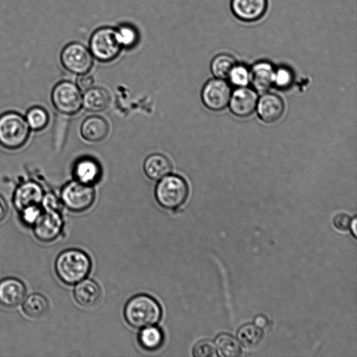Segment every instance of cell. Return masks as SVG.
I'll return each instance as SVG.
<instances>
[{
    "mask_svg": "<svg viewBox=\"0 0 357 357\" xmlns=\"http://www.w3.org/2000/svg\"><path fill=\"white\" fill-rule=\"evenodd\" d=\"M229 78L235 85L244 87L250 80V73L246 67L236 65Z\"/></svg>",
    "mask_w": 357,
    "mask_h": 357,
    "instance_id": "cell-30",
    "label": "cell"
},
{
    "mask_svg": "<svg viewBox=\"0 0 357 357\" xmlns=\"http://www.w3.org/2000/svg\"><path fill=\"white\" fill-rule=\"evenodd\" d=\"M22 308L26 316L32 319H38L47 314L49 303L43 295L34 293L23 301Z\"/></svg>",
    "mask_w": 357,
    "mask_h": 357,
    "instance_id": "cell-22",
    "label": "cell"
},
{
    "mask_svg": "<svg viewBox=\"0 0 357 357\" xmlns=\"http://www.w3.org/2000/svg\"><path fill=\"white\" fill-rule=\"evenodd\" d=\"M43 209L41 205L27 207L21 211V218L22 222L28 227H32L41 217Z\"/></svg>",
    "mask_w": 357,
    "mask_h": 357,
    "instance_id": "cell-29",
    "label": "cell"
},
{
    "mask_svg": "<svg viewBox=\"0 0 357 357\" xmlns=\"http://www.w3.org/2000/svg\"><path fill=\"white\" fill-rule=\"evenodd\" d=\"M64 229L61 211H43L33 226L35 237L42 242H51L57 240Z\"/></svg>",
    "mask_w": 357,
    "mask_h": 357,
    "instance_id": "cell-10",
    "label": "cell"
},
{
    "mask_svg": "<svg viewBox=\"0 0 357 357\" xmlns=\"http://www.w3.org/2000/svg\"><path fill=\"white\" fill-rule=\"evenodd\" d=\"M45 194L43 186L34 180H28L19 185L13 195V204L20 212L25 208L39 205Z\"/></svg>",
    "mask_w": 357,
    "mask_h": 357,
    "instance_id": "cell-12",
    "label": "cell"
},
{
    "mask_svg": "<svg viewBox=\"0 0 357 357\" xmlns=\"http://www.w3.org/2000/svg\"><path fill=\"white\" fill-rule=\"evenodd\" d=\"M229 104L233 113L244 117L251 115L256 108L257 97L252 89L241 87L231 95Z\"/></svg>",
    "mask_w": 357,
    "mask_h": 357,
    "instance_id": "cell-16",
    "label": "cell"
},
{
    "mask_svg": "<svg viewBox=\"0 0 357 357\" xmlns=\"http://www.w3.org/2000/svg\"><path fill=\"white\" fill-rule=\"evenodd\" d=\"M25 118L30 128L34 132H40L47 128L51 119L48 111L39 106L30 108Z\"/></svg>",
    "mask_w": 357,
    "mask_h": 357,
    "instance_id": "cell-26",
    "label": "cell"
},
{
    "mask_svg": "<svg viewBox=\"0 0 357 357\" xmlns=\"http://www.w3.org/2000/svg\"><path fill=\"white\" fill-rule=\"evenodd\" d=\"M215 346L218 356L240 357L243 355L242 345L234 336L222 333L216 336Z\"/></svg>",
    "mask_w": 357,
    "mask_h": 357,
    "instance_id": "cell-24",
    "label": "cell"
},
{
    "mask_svg": "<svg viewBox=\"0 0 357 357\" xmlns=\"http://www.w3.org/2000/svg\"><path fill=\"white\" fill-rule=\"evenodd\" d=\"M92 260L84 251L71 249L62 252L56 259L55 269L60 281L76 285L85 279L92 270Z\"/></svg>",
    "mask_w": 357,
    "mask_h": 357,
    "instance_id": "cell-2",
    "label": "cell"
},
{
    "mask_svg": "<svg viewBox=\"0 0 357 357\" xmlns=\"http://www.w3.org/2000/svg\"><path fill=\"white\" fill-rule=\"evenodd\" d=\"M51 99L56 110L64 115H75L82 108V91L69 80L57 83L52 89Z\"/></svg>",
    "mask_w": 357,
    "mask_h": 357,
    "instance_id": "cell-6",
    "label": "cell"
},
{
    "mask_svg": "<svg viewBox=\"0 0 357 357\" xmlns=\"http://www.w3.org/2000/svg\"><path fill=\"white\" fill-rule=\"evenodd\" d=\"M164 334L156 325L141 329L139 334V343L142 348L148 351L159 349L164 343Z\"/></svg>",
    "mask_w": 357,
    "mask_h": 357,
    "instance_id": "cell-25",
    "label": "cell"
},
{
    "mask_svg": "<svg viewBox=\"0 0 357 357\" xmlns=\"http://www.w3.org/2000/svg\"><path fill=\"white\" fill-rule=\"evenodd\" d=\"M95 78L88 73L80 75L77 80V85L81 91H86L88 89L94 87Z\"/></svg>",
    "mask_w": 357,
    "mask_h": 357,
    "instance_id": "cell-35",
    "label": "cell"
},
{
    "mask_svg": "<svg viewBox=\"0 0 357 357\" xmlns=\"http://www.w3.org/2000/svg\"><path fill=\"white\" fill-rule=\"evenodd\" d=\"M72 174L75 181L94 187L102 181L103 169L96 159L82 157L73 163Z\"/></svg>",
    "mask_w": 357,
    "mask_h": 357,
    "instance_id": "cell-11",
    "label": "cell"
},
{
    "mask_svg": "<svg viewBox=\"0 0 357 357\" xmlns=\"http://www.w3.org/2000/svg\"><path fill=\"white\" fill-rule=\"evenodd\" d=\"M26 287L20 280L7 278L0 281V304L13 308L21 304L26 296Z\"/></svg>",
    "mask_w": 357,
    "mask_h": 357,
    "instance_id": "cell-15",
    "label": "cell"
},
{
    "mask_svg": "<svg viewBox=\"0 0 357 357\" xmlns=\"http://www.w3.org/2000/svg\"><path fill=\"white\" fill-rule=\"evenodd\" d=\"M158 182L155 198L161 207L174 211L185 204L189 196V187L184 177L171 173Z\"/></svg>",
    "mask_w": 357,
    "mask_h": 357,
    "instance_id": "cell-4",
    "label": "cell"
},
{
    "mask_svg": "<svg viewBox=\"0 0 357 357\" xmlns=\"http://www.w3.org/2000/svg\"><path fill=\"white\" fill-rule=\"evenodd\" d=\"M257 113L266 123H274L281 119L285 111L283 100L276 95L266 94L257 104Z\"/></svg>",
    "mask_w": 357,
    "mask_h": 357,
    "instance_id": "cell-17",
    "label": "cell"
},
{
    "mask_svg": "<svg viewBox=\"0 0 357 357\" xmlns=\"http://www.w3.org/2000/svg\"><path fill=\"white\" fill-rule=\"evenodd\" d=\"M115 29L117 38L122 49L130 50L137 47L140 35L136 27L124 23Z\"/></svg>",
    "mask_w": 357,
    "mask_h": 357,
    "instance_id": "cell-27",
    "label": "cell"
},
{
    "mask_svg": "<svg viewBox=\"0 0 357 357\" xmlns=\"http://www.w3.org/2000/svg\"><path fill=\"white\" fill-rule=\"evenodd\" d=\"M193 355L196 357H214L218 354L215 345L210 341L204 340L194 346Z\"/></svg>",
    "mask_w": 357,
    "mask_h": 357,
    "instance_id": "cell-31",
    "label": "cell"
},
{
    "mask_svg": "<svg viewBox=\"0 0 357 357\" xmlns=\"http://www.w3.org/2000/svg\"><path fill=\"white\" fill-rule=\"evenodd\" d=\"M275 71L272 65L266 62L257 63L250 73V80L260 93H265L275 83Z\"/></svg>",
    "mask_w": 357,
    "mask_h": 357,
    "instance_id": "cell-21",
    "label": "cell"
},
{
    "mask_svg": "<svg viewBox=\"0 0 357 357\" xmlns=\"http://www.w3.org/2000/svg\"><path fill=\"white\" fill-rule=\"evenodd\" d=\"M235 59L229 54H220L214 58L211 63V71L216 78L225 79L236 65Z\"/></svg>",
    "mask_w": 357,
    "mask_h": 357,
    "instance_id": "cell-28",
    "label": "cell"
},
{
    "mask_svg": "<svg viewBox=\"0 0 357 357\" xmlns=\"http://www.w3.org/2000/svg\"><path fill=\"white\" fill-rule=\"evenodd\" d=\"M43 211H61L62 203L53 193H45L41 204Z\"/></svg>",
    "mask_w": 357,
    "mask_h": 357,
    "instance_id": "cell-32",
    "label": "cell"
},
{
    "mask_svg": "<svg viewBox=\"0 0 357 357\" xmlns=\"http://www.w3.org/2000/svg\"><path fill=\"white\" fill-rule=\"evenodd\" d=\"M96 198L93 186H89L75 180L65 184L60 192L62 205L73 212H83L91 208Z\"/></svg>",
    "mask_w": 357,
    "mask_h": 357,
    "instance_id": "cell-7",
    "label": "cell"
},
{
    "mask_svg": "<svg viewBox=\"0 0 357 357\" xmlns=\"http://www.w3.org/2000/svg\"><path fill=\"white\" fill-rule=\"evenodd\" d=\"M122 48L118 42L116 29L102 27L95 30L89 39V51L100 62H111L120 54Z\"/></svg>",
    "mask_w": 357,
    "mask_h": 357,
    "instance_id": "cell-5",
    "label": "cell"
},
{
    "mask_svg": "<svg viewBox=\"0 0 357 357\" xmlns=\"http://www.w3.org/2000/svg\"><path fill=\"white\" fill-rule=\"evenodd\" d=\"M254 324L258 327L264 330L269 325V320L263 315H259L254 319Z\"/></svg>",
    "mask_w": 357,
    "mask_h": 357,
    "instance_id": "cell-37",
    "label": "cell"
},
{
    "mask_svg": "<svg viewBox=\"0 0 357 357\" xmlns=\"http://www.w3.org/2000/svg\"><path fill=\"white\" fill-rule=\"evenodd\" d=\"M204 105L211 111L224 109L230 102L231 89L224 80L211 79L206 82L201 93Z\"/></svg>",
    "mask_w": 357,
    "mask_h": 357,
    "instance_id": "cell-9",
    "label": "cell"
},
{
    "mask_svg": "<svg viewBox=\"0 0 357 357\" xmlns=\"http://www.w3.org/2000/svg\"><path fill=\"white\" fill-rule=\"evenodd\" d=\"M25 116L16 111L0 115V147L10 151L22 149L31 135Z\"/></svg>",
    "mask_w": 357,
    "mask_h": 357,
    "instance_id": "cell-3",
    "label": "cell"
},
{
    "mask_svg": "<svg viewBox=\"0 0 357 357\" xmlns=\"http://www.w3.org/2000/svg\"><path fill=\"white\" fill-rule=\"evenodd\" d=\"M110 125L102 116L87 117L82 123L80 134L82 139L89 143H100L108 136Z\"/></svg>",
    "mask_w": 357,
    "mask_h": 357,
    "instance_id": "cell-14",
    "label": "cell"
},
{
    "mask_svg": "<svg viewBox=\"0 0 357 357\" xmlns=\"http://www.w3.org/2000/svg\"><path fill=\"white\" fill-rule=\"evenodd\" d=\"M237 335L242 346L247 349L258 347L262 343L265 336L264 330L251 323L242 326Z\"/></svg>",
    "mask_w": 357,
    "mask_h": 357,
    "instance_id": "cell-23",
    "label": "cell"
},
{
    "mask_svg": "<svg viewBox=\"0 0 357 357\" xmlns=\"http://www.w3.org/2000/svg\"><path fill=\"white\" fill-rule=\"evenodd\" d=\"M143 169L146 176L153 181H159L165 176L172 173L173 165L168 157L155 153L147 157Z\"/></svg>",
    "mask_w": 357,
    "mask_h": 357,
    "instance_id": "cell-18",
    "label": "cell"
},
{
    "mask_svg": "<svg viewBox=\"0 0 357 357\" xmlns=\"http://www.w3.org/2000/svg\"><path fill=\"white\" fill-rule=\"evenodd\" d=\"M60 60L64 68L75 75L89 73L94 65V57L84 45L72 42L63 49Z\"/></svg>",
    "mask_w": 357,
    "mask_h": 357,
    "instance_id": "cell-8",
    "label": "cell"
},
{
    "mask_svg": "<svg viewBox=\"0 0 357 357\" xmlns=\"http://www.w3.org/2000/svg\"><path fill=\"white\" fill-rule=\"evenodd\" d=\"M9 212L8 204L5 198L0 194V222L5 220Z\"/></svg>",
    "mask_w": 357,
    "mask_h": 357,
    "instance_id": "cell-36",
    "label": "cell"
},
{
    "mask_svg": "<svg viewBox=\"0 0 357 357\" xmlns=\"http://www.w3.org/2000/svg\"><path fill=\"white\" fill-rule=\"evenodd\" d=\"M356 226H357V218L355 216L353 218H352L349 230L352 235V236L354 238V239H356Z\"/></svg>",
    "mask_w": 357,
    "mask_h": 357,
    "instance_id": "cell-38",
    "label": "cell"
},
{
    "mask_svg": "<svg viewBox=\"0 0 357 357\" xmlns=\"http://www.w3.org/2000/svg\"><path fill=\"white\" fill-rule=\"evenodd\" d=\"M124 316L130 327L143 329L159 323L162 317V308L154 297L141 294L127 301L124 309Z\"/></svg>",
    "mask_w": 357,
    "mask_h": 357,
    "instance_id": "cell-1",
    "label": "cell"
},
{
    "mask_svg": "<svg viewBox=\"0 0 357 357\" xmlns=\"http://www.w3.org/2000/svg\"><path fill=\"white\" fill-rule=\"evenodd\" d=\"M352 218L345 213H339L333 218L334 228L340 232H347L349 230Z\"/></svg>",
    "mask_w": 357,
    "mask_h": 357,
    "instance_id": "cell-33",
    "label": "cell"
},
{
    "mask_svg": "<svg viewBox=\"0 0 357 357\" xmlns=\"http://www.w3.org/2000/svg\"><path fill=\"white\" fill-rule=\"evenodd\" d=\"M111 102L109 93L102 87H93L82 95V107L89 112H103L108 108Z\"/></svg>",
    "mask_w": 357,
    "mask_h": 357,
    "instance_id": "cell-19",
    "label": "cell"
},
{
    "mask_svg": "<svg viewBox=\"0 0 357 357\" xmlns=\"http://www.w3.org/2000/svg\"><path fill=\"white\" fill-rule=\"evenodd\" d=\"M267 8V0H231L233 14L244 22L260 20L265 14Z\"/></svg>",
    "mask_w": 357,
    "mask_h": 357,
    "instance_id": "cell-13",
    "label": "cell"
},
{
    "mask_svg": "<svg viewBox=\"0 0 357 357\" xmlns=\"http://www.w3.org/2000/svg\"><path fill=\"white\" fill-rule=\"evenodd\" d=\"M292 80V74L287 69L281 68L275 72V83L281 88L288 87Z\"/></svg>",
    "mask_w": 357,
    "mask_h": 357,
    "instance_id": "cell-34",
    "label": "cell"
},
{
    "mask_svg": "<svg viewBox=\"0 0 357 357\" xmlns=\"http://www.w3.org/2000/svg\"><path fill=\"white\" fill-rule=\"evenodd\" d=\"M76 285L73 296L80 306L89 308L98 302L102 291L97 283L93 280L85 279Z\"/></svg>",
    "mask_w": 357,
    "mask_h": 357,
    "instance_id": "cell-20",
    "label": "cell"
}]
</instances>
